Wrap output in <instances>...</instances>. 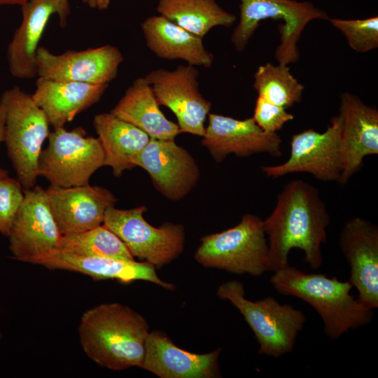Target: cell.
I'll return each instance as SVG.
<instances>
[{
	"label": "cell",
	"instance_id": "14",
	"mask_svg": "<svg viewBox=\"0 0 378 378\" xmlns=\"http://www.w3.org/2000/svg\"><path fill=\"white\" fill-rule=\"evenodd\" d=\"M133 164L149 174L155 189L171 201L188 195L200 178V170L191 154L174 139H151L134 158Z\"/></svg>",
	"mask_w": 378,
	"mask_h": 378
},
{
	"label": "cell",
	"instance_id": "1",
	"mask_svg": "<svg viewBox=\"0 0 378 378\" xmlns=\"http://www.w3.org/2000/svg\"><path fill=\"white\" fill-rule=\"evenodd\" d=\"M330 217L317 188L301 180L284 186L276 206L263 220L267 241V272L288 265L291 249L304 253V261L316 270L323 263L321 246L327 239Z\"/></svg>",
	"mask_w": 378,
	"mask_h": 378
},
{
	"label": "cell",
	"instance_id": "21",
	"mask_svg": "<svg viewBox=\"0 0 378 378\" xmlns=\"http://www.w3.org/2000/svg\"><path fill=\"white\" fill-rule=\"evenodd\" d=\"M31 97L54 129L63 127L99 101L108 85L57 80L38 77Z\"/></svg>",
	"mask_w": 378,
	"mask_h": 378
},
{
	"label": "cell",
	"instance_id": "20",
	"mask_svg": "<svg viewBox=\"0 0 378 378\" xmlns=\"http://www.w3.org/2000/svg\"><path fill=\"white\" fill-rule=\"evenodd\" d=\"M220 348L207 354L192 353L176 346L160 330L150 332L141 368L160 378L220 377Z\"/></svg>",
	"mask_w": 378,
	"mask_h": 378
},
{
	"label": "cell",
	"instance_id": "10",
	"mask_svg": "<svg viewBox=\"0 0 378 378\" xmlns=\"http://www.w3.org/2000/svg\"><path fill=\"white\" fill-rule=\"evenodd\" d=\"M24 200L8 235L9 250L18 261L43 265L58 252L62 238L46 190H24Z\"/></svg>",
	"mask_w": 378,
	"mask_h": 378
},
{
	"label": "cell",
	"instance_id": "28",
	"mask_svg": "<svg viewBox=\"0 0 378 378\" xmlns=\"http://www.w3.org/2000/svg\"><path fill=\"white\" fill-rule=\"evenodd\" d=\"M253 88L258 96L286 109L301 102L304 88L291 74L288 65L270 62L258 67Z\"/></svg>",
	"mask_w": 378,
	"mask_h": 378
},
{
	"label": "cell",
	"instance_id": "26",
	"mask_svg": "<svg viewBox=\"0 0 378 378\" xmlns=\"http://www.w3.org/2000/svg\"><path fill=\"white\" fill-rule=\"evenodd\" d=\"M157 10L160 15L201 38L215 27H231L237 19L215 0H160Z\"/></svg>",
	"mask_w": 378,
	"mask_h": 378
},
{
	"label": "cell",
	"instance_id": "27",
	"mask_svg": "<svg viewBox=\"0 0 378 378\" xmlns=\"http://www.w3.org/2000/svg\"><path fill=\"white\" fill-rule=\"evenodd\" d=\"M58 252L134 260L122 241L103 224L84 232L63 235Z\"/></svg>",
	"mask_w": 378,
	"mask_h": 378
},
{
	"label": "cell",
	"instance_id": "22",
	"mask_svg": "<svg viewBox=\"0 0 378 378\" xmlns=\"http://www.w3.org/2000/svg\"><path fill=\"white\" fill-rule=\"evenodd\" d=\"M43 266L49 270H61L79 272L94 280L116 279L130 283L134 281H146L168 290H174L175 285L162 281L151 263L136 262L107 257L81 256L57 252L50 258Z\"/></svg>",
	"mask_w": 378,
	"mask_h": 378
},
{
	"label": "cell",
	"instance_id": "7",
	"mask_svg": "<svg viewBox=\"0 0 378 378\" xmlns=\"http://www.w3.org/2000/svg\"><path fill=\"white\" fill-rule=\"evenodd\" d=\"M195 260L205 267L255 276L267 272V241L263 220L247 214L233 227L204 236Z\"/></svg>",
	"mask_w": 378,
	"mask_h": 378
},
{
	"label": "cell",
	"instance_id": "12",
	"mask_svg": "<svg viewBox=\"0 0 378 378\" xmlns=\"http://www.w3.org/2000/svg\"><path fill=\"white\" fill-rule=\"evenodd\" d=\"M197 76V69L187 64L180 65L172 71L154 69L144 78L159 105L167 107L174 113L181 132L202 137L211 102L200 92Z\"/></svg>",
	"mask_w": 378,
	"mask_h": 378
},
{
	"label": "cell",
	"instance_id": "25",
	"mask_svg": "<svg viewBox=\"0 0 378 378\" xmlns=\"http://www.w3.org/2000/svg\"><path fill=\"white\" fill-rule=\"evenodd\" d=\"M93 125L103 149L104 166L111 167L115 176L135 167L133 160L147 145L150 136L111 112L97 114Z\"/></svg>",
	"mask_w": 378,
	"mask_h": 378
},
{
	"label": "cell",
	"instance_id": "31",
	"mask_svg": "<svg viewBox=\"0 0 378 378\" xmlns=\"http://www.w3.org/2000/svg\"><path fill=\"white\" fill-rule=\"evenodd\" d=\"M253 118L266 133H276L284 125L294 118L286 109L258 96Z\"/></svg>",
	"mask_w": 378,
	"mask_h": 378
},
{
	"label": "cell",
	"instance_id": "2",
	"mask_svg": "<svg viewBox=\"0 0 378 378\" xmlns=\"http://www.w3.org/2000/svg\"><path fill=\"white\" fill-rule=\"evenodd\" d=\"M146 320L128 306L104 303L86 310L78 327L86 356L111 370L141 367L149 334Z\"/></svg>",
	"mask_w": 378,
	"mask_h": 378
},
{
	"label": "cell",
	"instance_id": "9",
	"mask_svg": "<svg viewBox=\"0 0 378 378\" xmlns=\"http://www.w3.org/2000/svg\"><path fill=\"white\" fill-rule=\"evenodd\" d=\"M145 206L130 209L108 207L103 225L114 232L132 255L144 259L155 268L171 262L183 252L185 230L181 224L165 223L152 226L144 217Z\"/></svg>",
	"mask_w": 378,
	"mask_h": 378
},
{
	"label": "cell",
	"instance_id": "33",
	"mask_svg": "<svg viewBox=\"0 0 378 378\" xmlns=\"http://www.w3.org/2000/svg\"><path fill=\"white\" fill-rule=\"evenodd\" d=\"M29 0H0V6L4 5H20L22 6Z\"/></svg>",
	"mask_w": 378,
	"mask_h": 378
},
{
	"label": "cell",
	"instance_id": "16",
	"mask_svg": "<svg viewBox=\"0 0 378 378\" xmlns=\"http://www.w3.org/2000/svg\"><path fill=\"white\" fill-rule=\"evenodd\" d=\"M208 115V125L201 142L216 162L223 161L230 153L239 157L259 153L273 157L283 155L279 135L265 132L253 117L238 120L215 113Z\"/></svg>",
	"mask_w": 378,
	"mask_h": 378
},
{
	"label": "cell",
	"instance_id": "36",
	"mask_svg": "<svg viewBox=\"0 0 378 378\" xmlns=\"http://www.w3.org/2000/svg\"><path fill=\"white\" fill-rule=\"evenodd\" d=\"M8 176V172L6 169L0 168V178Z\"/></svg>",
	"mask_w": 378,
	"mask_h": 378
},
{
	"label": "cell",
	"instance_id": "3",
	"mask_svg": "<svg viewBox=\"0 0 378 378\" xmlns=\"http://www.w3.org/2000/svg\"><path fill=\"white\" fill-rule=\"evenodd\" d=\"M270 281L280 294L310 304L321 316L326 335L335 340L350 330L369 324L373 309L350 294L353 286L325 274L305 273L289 264L275 272Z\"/></svg>",
	"mask_w": 378,
	"mask_h": 378
},
{
	"label": "cell",
	"instance_id": "11",
	"mask_svg": "<svg viewBox=\"0 0 378 378\" xmlns=\"http://www.w3.org/2000/svg\"><path fill=\"white\" fill-rule=\"evenodd\" d=\"M342 130V119L339 114L331 118L322 133L309 129L293 134L289 158L279 165L262 166V172L274 178L288 174L309 173L322 181L340 183Z\"/></svg>",
	"mask_w": 378,
	"mask_h": 378
},
{
	"label": "cell",
	"instance_id": "15",
	"mask_svg": "<svg viewBox=\"0 0 378 378\" xmlns=\"http://www.w3.org/2000/svg\"><path fill=\"white\" fill-rule=\"evenodd\" d=\"M340 248L350 267L349 281L358 301L368 309L378 307V227L360 217L349 219L340 234Z\"/></svg>",
	"mask_w": 378,
	"mask_h": 378
},
{
	"label": "cell",
	"instance_id": "17",
	"mask_svg": "<svg viewBox=\"0 0 378 378\" xmlns=\"http://www.w3.org/2000/svg\"><path fill=\"white\" fill-rule=\"evenodd\" d=\"M22 21L7 48L11 75L29 79L37 76L36 54L48 22L57 15L59 25L66 27L70 14L69 0H29L21 6Z\"/></svg>",
	"mask_w": 378,
	"mask_h": 378
},
{
	"label": "cell",
	"instance_id": "6",
	"mask_svg": "<svg viewBox=\"0 0 378 378\" xmlns=\"http://www.w3.org/2000/svg\"><path fill=\"white\" fill-rule=\"evenodd\" d=\"M239 20L234 28L231 42L238 52H242L261 21L282 20L279 27L280 43L274 57L279 64L298 60V46L306 25L314 20H327L326 13L307 1L295 0H239Z\"/></svg>",
	"mask_w": 378,
	"mask_h": 378
},
{
	"label": "cell",
	"instance_id": "8",
	"mask_svg": "<svg viewBox=\"0 0 378 378\" xmlns=\"http://www.w3.org/2000/svg\"><path fill=\"white\" fill-rule=\"evenodd\" d=\"M38 162L39 176L55 187L89 183L91 176L104 166V155L98 138L88 136L82 127L69 131L54 129L48 137Z\"/></svg>",
	"mask_w": 378,
	"mask_h": 378
},
{
	"label": "cell",
	"instance_id": "18",
	"mask_svg": "<svg viewBox=\"0 0 378 378\" xmlns=\"http://www.w3.org/2000/svg\"><path fill=\"white\" fill-rule=\"evenodd\" d=\"M48 202L62 235L84 232L103 224L106 209L117 202L108 189L88 184L67 188L50 186Z\"/></svg>",
	"mask_w": 378,
	"mask_h": 378
},
{
	"label": "cell",
	"instance_id": "5",
	"mask_svg": "<svg viewBox=\"0 0 378 378\" xmlns=\"http://www.w3.org/2000/svg\"><path fill=\"white\" fill-rule=\"evenodd\" d=\"M217 295L229 300L241 314L259 344L258 354L279 358L293 351L306 322L304 314L290 304H281L274 297L251 301L245 298L242 283L231 280L222 284Z\"/></svg>",
	"mask_w": 378,
	"mask_h": 378
},
{
	"label": "cell",
	"instance_id": "32",
	"mask_svg": "<svg viewBox=\"0 0 378 378\" xmlns=\"http://www.w3.org/2000/svg\"><path fill=\"white\" fill-rule=\"evenodd\" d=\"M6 126V111L0 103V143L4 141Z\"/></svg>",
	"mask_w": 378,
	"mask_h": 378
},
{
	"label": "cell",
	"instance_id": "29",
	"mask_svg": "<svg viewBox=\"0 0 378 378\" xmlns=\"http://www.w3.org/2000/svg\"><path fill=\"white\" fill-rule=\"evenodd\" d=\"M345 36L353 50L365 53L378 48V18L360 20L329 19Z\"/></svg>",
	"mask_w": 378,
	"mask_h": 378
},
{
	"label": "cell",
	"instance_id": "37",
	"mask_svg": "<svg viewBox=\"0 0 378 378\" xmlns=\"http://www.w3.org/2000/svg\"><path fill=\"white\" fill-rule=\"evenodd\" d=\"M1 329H0V342H1Z\"/></svg>",
	"mask_w": 378,
	"mask_h": 378
},
{
	"label": "cell",
	"instance_id": "23",
	"mask_svg": "<svg viewBox=\"0 0 378 378\" xmlns=\"http://www.w3.org/2000/svg\"><path fill=\"white\" fill-rule=\"evenodd\" d=\"M148 48L167 60L181 59L188 64L209 68L213 54L204 47L202 38L195 36L162 15L147 18L141 24Z\"/></svg>",
	"mask_w": 378,
	"mask_h": 378
},
{
	"label": "cell",
	"instance_id": "35",
	"mask_svg": "<svg viewBox=\"0 0 378 378\" xmlns=\"http://www.w3.org/2000/svg\"><path fill=\"white\" fill-rule=\"evenodd\" d=\"M111 3V0H100V4L98 9L103 10L108 8Z\"/></svg>",
	"mask_w": 378,
	"mask_h": 378
},
{
	"label": "cell",
	"instance_id": "30",
	"mask_svg": "<svg viewBox=\"0 0 378 378\" xmlns=\"http://www.w3.org/2000/svg\"><path fill=\"white\" fill-rule=\"evenodd\" d=\"M22 189L18 179L8 176L0 178V233L6 237L23 202Z\"/></svg>",
	"mask_w": 378,
	"mask_h": 378
},
{
	"label": "cell",
	"instance_id": "24",
	"mask_svg": "<svg viewBox=\"0 0 378 378\" xmlns=\"http://www.w3.org/2000/svg\"><path fill=\"white\" fill-rule=\"evenodd\" d=\"M111 113L141 129L151 139H174L181 133L178 125L160 110L144 77L133 81Z\"/></svg>",
	"mask_w": 378,
	"mask_h": 378
},
{
	"label": "cell",
	"instance_id": "19",
	"mask_svg": "<svg viewBox=\"0 0 378 378\" xmlns=\"http://www.w3.org/2000/svg\"><path fill=\"white\" fill-rule=\"evenodd\" d=\"M339 111L342 119L340 183L344 185L360 169L366 156L378 154V111L348 92L340 94Z\"/></svg>",
	"mask_w": 378,
	"mask_h": 378
},
{
	"label": "cell",
	"instance_id": "13",
	"mask_svg": "<svg viewBox=\"0 0 378 378\" xmlns=\"http://www.w3.org/2000/svg\"><path fill=\"white\" fill-rule=\"evenodd\" d=\"M122 61L120 50L109 44L61 54L39 46L36 54L38 77L94 85H108Z\"/></svg>",
	"mask_w": 378,
	"mask_h": 378
},
{
	"label": "cell",
	"instance_id": "34",
	"mask_svg": "<svg viewBox=\"0 0 378 378\" xmlns=\"http://www.w3.org/2000/svg\"><path fill=\"white\" fill-rule=\"evenodd\" d=\"M82 1L92 8H99L100 0H82Z\"/></svg>",
	"mask_w": 378,
	"mask_h": 378
},
{
	"label": "cell",
	"instance_id": "4",
	"mask_svg": "<svg viewBox=\"0 0 378 378\" xmlns=\"http://www.w3.org/2000/svg\"><path fill=\"white\" fill-rule=\"evenodd\" d=\"M0 103L6 111L4 142L23 189L34 187L42 146L50 134L49 122L31 94L19 86L5 90Z\"/></svg>",
	"mask_w": 378,
	"mask_h": 378
}]
</instances>
